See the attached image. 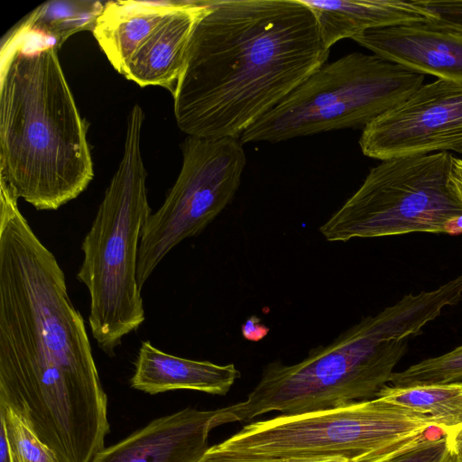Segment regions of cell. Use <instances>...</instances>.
<instances>
[{
    "instance_id": "cell-1",
    "label": "cell",
    "mask_w": 462,
    "mask_h": 462,
    "mask_svg": "<svg viewBox=\"0 0 462 462\" xmlns=\"http://www.w3.org/2000/svg\"><path fill=\"white\" fill-rule=\"evenodd\" d=\"M0 191V404L58 462H92L110 431L107 397L65 274Z\"/></svg>"
},
{
    "instance_id": "cell-2",
    "label": "cell",
    "mask_w": 462,
    "mask_h": 462,
    "mask_svg": "<svg viewBox=\"0 0 462 462\" xmlns=\"http://www.w3.org/2000/svg\"><path fill=\"white\" fill-rule=\"evenodd\" d=\"M302 0H213L189 41L172 94L188 136H240L326 63Z\"/></svg>"
},
{
    "instance_id": "cell-3",
    "label": "cell",
    "mask_w": 462,
    "mask_h": 462,
    "mask_svg": "<svg viewBox=\"0 0 462 462\" xmlns=\"http://www.w3.org/2000/svg\"><path fill=\"white\" fill-rule=\"evenodd\" d=\"M55 43L5 35L0 69V181L38 210L76 199L94 177L81 117Z\"/></svg>"
},
{
    "instance_id": "cell-4",
    "label": "cell",
    "mask_w": 462,
    "mask_h": 462,
    "mask_svg": "<svg viewBox=\"0 0 462 462\" xmlns=\"http://www.w3.org/2000/svg\"><path fill=\"white\" fill-rule=\"evenodd\" d=\"M455 302L446 284L408 294L362 319L330 344L311 349L297 364H268L245 401L221 409L223 424L273 411L296 415L374 398L406 353L407 338Z\"/></svg>"
},
{
    "instance_id": "cell-5",
    "label": "cell",
    "mask_w": 462,
    "mask_h": 462,
    "mask_svg": "<svg viewBox=\"0 0 462 462\" xmlns=\"http://www.w3.org/2000/svg\"><path fill=\"white\" fill-rule=\"evenodd\" d=\"M143 118L135 104L127 116L122 160L82 241L77 273L89 292L92 336L109 356L145 319L137 282L142 230L152 214L140 145Z\"/></svg>"
},
{
    "instance_id": "cell-6",
    "label": "cell",
    "mask_w": 462,
    "mask_h": 462,
    "mask_svg": "<svg viewBox=\"0 0 462 462\" xmlns=\"http://www.w3.org/2000/svg\"><path fill=\"white\" fill-rule=\"evenodd\" d=\"M439 428L429 416L378 397L337 408L279 415L243 427L213 446L262 460L301 457H341L374 462L431 437Z\"/></svg>"
},
{
    "instance_id": "cell-7",
    "label": "cell",
    "mask_w": 462,
    "mask_h": 462,
    "mask_svg": "<svg viewBox=\"0 0 462 462\" xmlns=\"http://www.w3.org/2000/svg\"><path fill=\"white\" fill-rule=\"evenodd\" d=\"M424 75L375 54L352 52L325 63L239 138L278 143L365 128L423 85Z\"/></svg>"
},
{
    "instance_id": "cell-8",
    "label": "cell",
    "mask_w": 462,
    "mask_h": 462,
    "mask_svg": "<svg viewBox=\"0 0 462 462\" xmlns=\"http://www.w3.org/2000/svg\"><path fill=\"white\" fill-rule=\"evenodd\" d=\"M453 155L382 161L319 228L329 242L415 232L462 234V202L450 182Z\"/></svg>"
},
{
    "instance_id": "cell-9",
    "label": "cell",
    "mask_w": 462,
    "mask_h": 462,
    "mask_svg": "<svg viewBox=\"0 0 462 462\" xmlns=\"http://www.w3.org/2000/svg\"><path fill=\"white\" fill-rule=\"evenodd\" d=\"M181 151L180 174L142 230L137 262L141 290L171 249L199 234L231 202L241 183L246 157L239 139L188 136Z\"/></svg>"
},
{
    "instance_id": "cell-10",
    "label": "cell",
    "mask_w": 462,
    "mask_h": 462,
    "mask_svg": "<svg viewBox=\"0 0 462 462\" xmlns=\"http://www.w3.org/2000/svg\"><path fill=\"white\" fill-rule=\"evenodd\" d=\"M364 155L381 161L448 151L462 153V83L421 85L361 134Z\"/></svg>"
},
{
    "instance_id": "cell-11",
    "label": "cell",
    "mask_w": 462,
    "mask_h": 462,
    "mask_svg": "<svg viewBox=\"0 0 462 462\" xmlns=\"http://www.w3.org/2000/svg\"><path fill=\"white\" fill-rule=\"evenodd\" d=\"M353 40L411 71L462 83V32L437 19L371 29Z\"/></svg>"
},
{
    "instance_id": "cell-12",
    "label": "cell",
    "mask_w": 462,
    "mask_h": 462,
    "mask_svg": "<svg viewBox=\"0 0 462 462\" xmlns=\"http://www.w3.org/2000/svg\"><path fill=\"white\" fill-rule=\"evenodd\" d=\"M221 425V409L185 408L105 448L92 462H198L210 448L209 432Z\"/></svg>"
},
{
    "instance_id": "cell-13",
    "label": "cell",
    "mask_w": 462,
    "mask_h": 462,
    "mask_svg": "<svg viewBox=\"0 0 462 462\" xmlns=\"http://www.w3.org/2000/svg\"><path fill=\"white\" fill-rule=\"evenodd\" d=\"M208 1H184L136 49L122 75L140 87L158 86L173 94L194 29Z\"/></svg>"
},
{
    "instance_id": "cell-14",
    "label": "cell",
    "mask_w": 462,
    "mask_h": 462,
    "mask_svg": "<svg viewBox=\"0 0 462 462\" xmlns=\"http://www.w3.org/2000/svg\"><path fill=\"white\" fill-rule=\"evenodd\" d=\"M241 376L234 364L187 359L165 353L149 341L139 348L131 386L150 394L194 390L225 395Z\"/></svg>"
},
{
    "instance_id": "cell-15",
    "label": "cell",
    "mask_w": 462,
    "mask_h": 462,
    "mask_svg": "<svg viewBox=\"0 0 462 462\" xmlns=\"http://www.w3.org/2000/svg\"><path fill=\"white\" fill-rule=\"evenodd\" d=\"M313 12L322 41L330 49L337 42L381 27L436 20L414 1L302 0Z\"/></svg>"
},
{
    "instance_id": "cell-16",
    "label": "cell",
    "mask_w": 462,
    "mask_h": 462,
    "mask_svg": "<svg viewBox=\"0 0 462 462\" xmlns=\"http://www.w3.org/2000/svg\"><path fill=\"white\" fill-rule=\"evenodd\" d=\"M184 1H108L92 31L113 68L120 74L140 44Z\"/></svg>"
},
{
    "instance_id": "cell-17",
    "label": "cell",
    "mask_w": 462,
    "mask_h": 462,
    "mask_svg": "<svg viewBox=\"0 0 462 462\" xmlns=\"http://www.w3.org/2000/svg\"><path fill=\"white\" fill-rule=\"evenodd\" d=\"M105 3L92 0H53L36 7L11 31L36 33L51 40L60 49L72 34L93 31Z\"/></svg>"
},
{
    "instance_id": "cell-18",
    "label": "cell",
    "mask_w": 462,
    "mask_h": 462,
    "mask_svg": "<svg viewBox=\"0 0 462 462\" xmlns=\"http://www.w3.org/2000/svg\"><path fill=\"white\" fill-rule=\"evenodd\" d=\"M375 397L430 417L448 434L462 426V383L407 387L385 384Z\"/></svg>"
},
{
    "instance_id": "cell-19",
    "label": "cell",
    "mask_w": 462,
    "mask_h": 462,
    "mask_svg": "<svg viewBox=\"0 0 462 462\" xmlns=\"http://www.w3.org/2000/svg\"><path fill=\"white\" fill-rule=\"evenodd\" d=\"M389 383L398 387L462 383V346L424 359L403 371L393 372Z\"/></svg>"
},
{
    "instance_id": "cell-20",
    "label": "cell",
    "mask_w": 462,
    "mask_h": 462,
    "mask_svg": "<svg viewBox=\"0 0 462 462\" xmlns=\"http://www.w3.org/2000/svg\"><path fill=\"white\" fill-rule=\"evenodd\" d=\"M12 462H58L52 451L11 408L0 404Z\"/></svg>"
},
{
    "instance_id": "cell-21",
    "label": "cell",
    "mask_w": 462,
    "mask_h": 462,
    "mask_svg": "<svg viewBox=\"0 0 462 462\" xmlns=\"http://www.w3.org/2000/svg\"><path fill=\"white\" fill-rule=\"evenodd\" d=\"M374 462H455L448 434L431 437Z\"/></svg>"
},
{
    "instance_id": "cell-22",
    "label": "cell",
    "mask_w": 462,
    "mask_h": 462,
    "mask_svg": "<svg viewBox=\"0 0 462 462\" xmlns=\"http://www.w3.org/2000/svg\"><path fill=\"white\" fill-rule=\"evenodd\" d=\"M434 17L462 32V0H415Z\"/></svg>"
},
{
    "instance_id": "cell-23",
    "label": "cell",
    "mask_w": 462,
    "mask_h": 462,
    "mask_svg": "<svg viewBox=\"0 0 462 462\" xmlns=\"http://www.w3.org/2000/svg\"><path fill=\"white\" fill-rule=\"evenodd\" d=\"M270 331L257 316L249 317L241 326L244 338L251 342H258L264 338Z\"/></svg>"
},
{
    "instance_id": "cell-24",
    "label": "cell",
    "mask_w": 462,
    "mask_h": 462,
    "mask_svg": "<svg viewBox=\"0 0 462 462\" xmlns=\"http://www.w3.org/2000/svg\"><path fill=\"white\" fill-rule=\"evenodd\" d=\"M247 457L245 456L221 451L210 447L198 462H274Z\"/></svg>"
},
{
    "instance_id": "cell-25",
    "label": "cell",
    "mask_w": 462,
    "mask_h": 462,
    "mask_svg": "<svg viewBox=\"0 0 462 462\" xmlns=\"http://www.w3.org/2000/svg\"><path fill=\"white\" fill-rule=\"evenodd\" d=\"M450 182L462 202V160L453 156L451 170H450Z\"/></svg>"
},
{
    "instance_id": "cell-26",
    "label": "cell",
    "mask_w": 462,
    "mask_h": 462,
    "mask_svg": "<svg viewBox=\"0 0 462 462\" xmlns=\"http://www.w3.org/2000/svg\"><path fill=\"white\" fill-rule=\"evenodd\" d=\"M450 448L455 462L462 461V426L448 434Z\"/></svg>"
},
{
    "instance_id": "cell-27",
    "label": "cell",
    "mask_w": 462,
    "mask_h": 462,
    "mask_svg": "<svg viewBox=\"0 0 462 462\" xmlns=\"http://www.w3.org/2000/svg\"><path fill=\"white\" fill-rule=\"evenodd\" d=\"M274 462H349L346 458L341 457H291Z\"/></svg>"
},
{
    "instance_id": "cell-28",
    "label": "cell",
    "mask_w": 462,
    "mask_h": 462,
    "mask_svg": "<svg viewBox=\"0 0 462 462\" xmlns=\"http://www.w3.org/2000/svg\"><path fill=\"white\" fill-rule=\"evenodd\" d=\"M0 462H12L4 426L0 423Z\"/></svg>"
},
{
    "instance_id": "cell-29",
    "label": "cell",
    "mask_w": 462,
    "mask_h": 462,
    "mask_svg": "<svg viewBox=\"0 0 462 462\" xmlns=\"http://www.w3.org/2000/svg\"><path fill=\"white\" fill-rule=\"evenodd\" d=\"M462 462V461H461Z\"/></svg>"
}]
</instances>
